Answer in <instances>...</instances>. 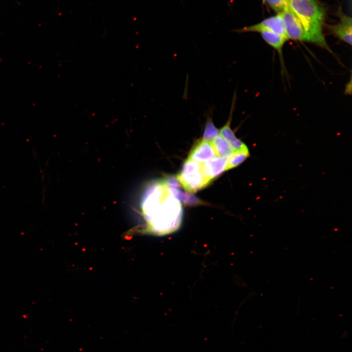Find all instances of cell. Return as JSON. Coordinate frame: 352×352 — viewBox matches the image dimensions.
Segmentation results:
<instances>
[{
  "label": "cell",
  "mask_w": 352,
  "mask_h": 352,
  "mask_svg": "<svg viewBox=\"0 0 352 352\" xmlns=\"http://www.w3.org/2000/svg\"><path fill=\"white\" fill-rule=\"evenodd\" d=\"M141 209L146 230L153 234H169L180 224V202L172 195L166 179L152 182L147 187L141 198Z\"/></svg>",
  "instance_id": "1"
},
{
  "label": "cell",
  "mask_w": 352,
  "mask_h": 352,
  "mask_svg": "<svg viewBox=\"0 0 352 352\" xmlns=\"http://www.w3.org/2000/svg\"><path fill=\"white\" fill-rule=\"evenodd\" d=\"M288 5L303 28L306 42L315 44L330 52L323 33L325 11L317 0H288Z\"/></svg>",
  "instance_id": "2"
},
{
  "label": "cell",
  "mask_w": 352,
  "mask_h": 352,
  "mask_svg": "<svg viewBox=\"0 0 352 352\" xmlns=\"http://www.w3.org/2000/svg\"><path fill=\"white\" fill-rule=\"evenodd\" d=\"M201 163L187 159L176 179L185 191L193 194L206 187L210 183L200 173Z\"/></svg>",
  "instance_id": "3"
},
{
  "label": "cell",
  "mask_w": 352,
  "mask_h": 352,
  "mask_svg": "<svg viewBox=\"0 0 352 352\" xmlns=\"http://www.w3.org/2000/svg\"><path fill=\"white\" fill-rule=\"evenodd\" d=\"M278 14L283 20L288 39L306 42L305 34L302 26L288 4L284 10Z\"/></svg>",
  "instance_id": "4"
},
{
  "label": "cell",
  "mask_w": 352,
  "mask_h": 352,
  "mask_svg": "<svg viewBox=\"0 0 352 352\" xmlns=\"http://www.w3.org/2000/svg\"><path fill=\"white\" fill-rule=\"evenodd\" d=\"M272 32L287 38L284 24L279 14L269 17L261 22L250 26L244 27L238 32Z\"/></svg>",
  "instance_id": "5"
},
{
  "label": "cell",
  "mask_w": 352,
  "mask_h": 352,
  "mask_svg": "<svg viewBox=\"0 0 352 352\" xmlns=\"http://www.w3.org/2000/svg\"><path fill=\"white\" fill-rule=\"evenodd\" d=\"M339 22L329 26L330 31L343 42L352 45V18L339 11Z\"/></svg>",
  "instance_id": "6"
},
{
  "label": "cell",
  "mask_w": 352,
  "mask_h": 352,
  "mask_svg": "<svg viewBox=\"0 0 352 352\" xmlns=\"http://www.w3.org/2000/svg\"><path fill=\"white\" fill-rule=\"evenodd\" d=\"M227 158L216 156L201 163L200 171L202 176L210 183L215 178L225 171Z\"/></svg>",
  "instance_id": "7"
},
{
  "label": "cell",
  "mask_w": 352,
  "mask_h": 352,
  "mask_svg": "<svg viewBox=\"0 0 352 352\" xmlns=\"http://www.w3.org/2000/svg\"><path fill=\"white\" fill-rule=\"evenodd\" d=\"M168 186L174 197L179 202L187 205H203L204 202L192 194L183 191L176 178L171 177L166 179Z\"/></svg>",
  "instance_id": "8"
},
{
  "label": "cell",
  "mask_w": 352,
  "mask_h": 352,
  "mask_svg": "<svg viewBox=\"0 0 352 352\" xmlns=\"http://www.w3.org/2000/svg\"><path fill=\"white\" fill-rule=\"evenodd\" d=\"M216 156V155L211 142L201 139L192 148L187 159L203 163Z\"/></svg>",
  "instance_id": "9"
},
{
  "label": "cell",
  "mask_w": 352,
  "mask_h": 352,
  "mask_svg": "<svg viewBox=\"0 0 352 352\" xmlns=\"http://www.w3.org/2000/svg\"><path fill=\"white\" fill-rule=\"evenodd\" d=\"M236 97L233 98L229 118L226 123L220 130V134L232 146L235 151L238 150L246 145L239 139L235 135V132L231 128L232 114L235 104Z\"/></svg>",
  "instance_id": "10"
},
{
  "label": "cell",
  "mask_w": 352,
  "mask_h": 352,
  "mask_svg": "<svg viewBox=\"0 0 352 352\" xmlns=\"http://www.w3.org/2000/svg\"><path fill=\"white\" fill-rule=\"evenodd\" d=\"M211 143L216 156L228 158L235 151L230 144L220 135L214 138Z\"/></svg>",
  "instance_id": "11"
},
{
  "label": "cell",
  "mask_w": 352,
  "mask_h": 352,
  "mask_svg": "<svg viewBox=\"0 0 352 352\" xmlns=\"http://www.w3.org/2000/svg\"><path fill=\"white\" fill-rule=\"evenodd\" d=\"M264 41L279 53H282V49L285 43L288 39L284 36L269 31L260 32Z\"/></svg>",
  "instance_id": "12"
},
{
  "label": "cell",
  "mask_w": 352,
  "mask_h": 352,
  "mask_svg": "<svg viewBox=\"0 0 352 352\" xmlns=\"http://www.w3.org/2000/svg\"><path fill=\"white\" fill-rule=\"evenodd\" d=\"M249 155V152L246 146L235 151L227 158L225 171L239 166Z\"/></svg>",
  "instance_id": "13"
},
{
  "label": "cell",
  "mask_w": 352,
  "mask_h": 352,
  "mask_svg": "<svg viewBox=\"0 0 352 352\" xmlns=\"http://www.w3.org/2000/svg\"><path fill=\"white\" fill-rule=\"evenodd\" d=\"M220 135V130L215 126L212 117L208 115L205 123L202 139L211 142L214 138Z\"/></svg>",
  "instance_id": "14"
},
{
  "label": "cell",
  "mask_w": 352,
  "mask_h": 352,
  "mask_svg": "<svg viewBox=\"0 0 352 352\" xmlns=\"http://www.w3.org/2000/svg\"><path fill=\"white\" fill-rule=\"evenodd\" d=\"M278 13L282 12L288 4V0H264Z\"/></svg>",
  "instance_id": "15"
}]
</instances>
